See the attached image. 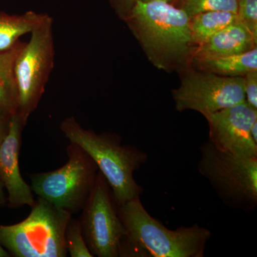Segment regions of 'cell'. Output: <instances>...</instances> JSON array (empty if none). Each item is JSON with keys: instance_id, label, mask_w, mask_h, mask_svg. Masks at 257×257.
Returning <instances> with one entry per match:
<instances>
[{"instance_id": "6da1fadb", "label": "cell", "mask_w": 257, "mask_h": 257, "mask_svg": "<svg viewBox=\"0 0 257 257\" xmlns=\"http://www.w3.org/2000/svg\"><path fill=\"white\" fill-rule=\"evenodd\" d=\"M126 231L121 257H204L211 231L198 224L172 230L152 217L136 198L118 206Z\"/></svg>"}, {"instance_id": "7a4b0ae2", "label": "cell", "mask_w": 257, "mask_h": 257, "mask_svg": "<svg viewBox=\"0 0 257 257\" xmlns=\"http://www.w3.org/2000/svg\"><path fill=\"white\" fill-rule=\"evenodd\" d=\"M61 131L92 157L107 181L118 206L140 198L143 189L134 174L146 164L148 155L138 147L123 145L115 134H96L79 124L73 116L64 119Z\"/></svg>"}, {"instance_id": "3957f363", "label": "cell", "mask_w": 257, "mask_h": 257, "mask_svg": "<svg viewBox=\"0 0 257 257\" xmlns=\"http://www.w3.org/2000/svg\"><path fill=\"white\" fill-rule=\"evenodd\" d=\"M135 35L157 66L165 67L186 55L192 43L190 18L165 2L137 0L128 13Z\"/></svg>"}, {"instance_id": "277c9868", "label": "cell", "mask_w": 257, "mask_h": 257, "mask_svg": "<svg viewBox=\"0 0 257 257\" xmlns=\"http://www.w3.org/2000/svg\"><path fill=\"white\" fill-rule=\"evenodd\" d=\"M72 213L39 197L28 217L0 224V243L16 257H65V231Z\"/></svg>"}, {"instance_id": "5b68a950", "label": "cell", "mask_w": 257, "mask_h": 257, "mask_svg": "<svg viewBox=\"0 0 257 257\" xmlns=\"http://www.w3.org/2000/svg\"><path fill=\"white\" fill-rule=\"evenodd\" d=\"M197 168L225 205L251 212L257 207V158L221 151L208 140L199 147Z\"/></svg>"}, {"instance_id": "8992f818", "label": "cell", "mask_w": 257, "mask_h": 257, "mask_svg": "<svg viewBox=\"0 0 257 257\" xmlns=\"http://www.w3.org/2000/svg\"><path fill=\"white\" fill-rule=\"evenodd\" d=\"M68 161L57 170L32 174V192L56 207L72 213L82 210L99 172L92 157L76 144L67 148Z\"/></svg>"}, {"instance_id": "52a82bcc", "label": "cell", "mask_w": 257, "mask_h": 257, "mask_svg": "<svg viewBox=\"0 0 257 257\" xmlns=\"http://www.w3.org/2000/svg\"><path fill=\"white\" fill-rule=\"evenodd\" d=\"M15 64L18 90L17 113L25 123L37 108L55 64L53 19L50 18L31 32Z\"/></svg>"}, {"instance_id": "ba28073f", "label": "cell", "mask_w": 257, "mask_h": 257, "mask_svg": "<svg viewBox=\"0 0 257 257\" xmlns=\"http://www.w3.org/2000/svg\"><path fill=\"white\" fill-rule=\"evenodd\" d=\"M82 210L79 221L91 253L94 256L120 257L126 231L112 191L99 171Z\"/></svg>"}, {"instance_id": "9c48e42d", "label": "cell", "mask_w": 257, "mask_h": 257, "mask_svg": "<svg viewBox=\"0 0 257 257\" xmlns=\"http://www.w3.org/2000/svg\"><path fill=\"white\" fill-rule=\"evenodd\" d=\"M173 97L177 111L191 109L207 118L246 101L244 77L193 72L186 76L180 87L173 91Z\"/></svg>"}, {"instance_id": "30bf717a", "label": "cell", "mask_w": 257, "mask_h": 257, "mask_svg": "<svg viewBox=\"0 0 257 257\" xmlns=\"http://www.w3.org/2000/svg\"><path fill=\"white\" fill-rule=\"evenodd\" d=\"M209 140L221 151L239 156L257 158V144L251 136V128L257 121V110L246 101L211 114L206 118Z\"/></svg>"}, {"instance_id": "8fae6325", "label": "cell", "mask_w": 257, "mask_h": 257, "mask_svg": "<svg viewBox=\"0 0 257 257\" xmlns=\"http://www.w3.org/2000/svg\"><path fill=\"white\" fill-rule=\"evenodd\" d=\"M25 125L18 113L12 115L9 130L0 145V182L8 192L7 204L12 209L32 207L35 202L31 187L22 177L19 164L22 133Z\"/></svg>"}, {"instance_id": "7c38bea8", "label": "cell", "mask_w": 257, "mask_h": 257, "mask_svg": "<svg viewBox=\"0 0 257 257\" xmlns=\"http://www.w3.org/2000/svg\"><path fill=\"white\" fill-rule=\"evenodd\" d=\"M256 37L238 20L198 45L196 59L214 58L243 53L256 47Z\"/></svg>"}, {"instance_id": "4fadbf2b", "label": "cell", "mask_w": 257, "mask_h": 257, "mask_svg": "<svg viewBox=\"0 0 257 257\" xmlns=\"http://www.w3.org/2000/svg\"><path fill=\"white\" fill-rule=\"evenodd\" d=\"M50 15L28 11L22 15H9L0 12V52L15 46L20 37L41 26Z\"/></svg>"}, {"instance_id": "5bb4252c", "label": "cell", "mask_w": 257, "mask_h": 257, "mask_svg": "<svg viewBox=\"0 0 257 257\" xmlns=\"http://www.w3.org/2000/svg\"><path fill=\"white\" fill-rule=\"evenodd\" d=\"M24 45L20 40L10 50L0 52V109L12 115L17 113L18 106L15 61Z\"/></svg>"}, {"instance_id": "9a60e30c", "label": "cell", "mask_w": 257, "mask_h": 257, "mask_svg": "<svg viewBox=\"0 0 257 257\" xmlns=\"http://www.w3.org/2000/svg\"><path fill=\"white\" fill-rule=\"evenodd\" d=\"M196 60L206 72L227 77H243L248 72L257 70V49L254 47L236 55Z\"/></svg>"}, {"instance_id": "2e32d148", "label": "cell", "mask_w": 257, "mask_h": 257, "mask_svg": "<svg viewBox=\"0 0 257 257\" xmlns=\"http://www.w3.org/2000/svg\"><path fill=\"white\" fill-rule=\"evenodd\" d=\"M239 20L236 13L227 11H209L190 18L192 43L199 45Z\"/></svg>"}, {"instance_id": "e0dca14e", "label": "cell", "mask_w": 257, "mask_h": 257, "mask_svg": "<svg viewBox=\"0 0 257 257\" xmlns=\"http://www.w3.org/2000/svg\"><path fill=\"white\" fill-rule=\"evenodd\" d=\"M67 252L72 257H93L83 234L82 224L79 219L71 218L65 231Z\"/></svg>"}, {"instance_id": "ac0fdd59", "label": "cell", "mask_w": 257, "mask_h": 257, "mask_svg": "<svg viewBox=\"0 0 257 257\" xmlns=\"http://www.w3.org/2000/svg\"><path fill=\"white\" fill-rule=\"evenodd\" d=\"M182 10L189 18L199 13L209 11L237 13L238 0H183Z\"/></svg>"}, {"instance_id": "d6986e66", "label": "cell", "mask_w": 257, "mask_h": 257, "mask_svg": "<svg viewBox=\"0 0 257 257\" xmlns=\"http://www.w3.org/2000/svg\"><path fill=\"white\" fill-rule=\"evenodd\" d=\"M236 14L239 21L257 38V0H238Z\"/></svg>"}, {"instance_id": "ffe728a7", "label": "cell", "mask_w": 257, "mask_h": 257, "mask_svg": "<svg viewBox=\"0 0 257 257\" xmlns=\"http://www.w3.org/2000/svg\"><path fill=\"white\" fill-rule=\"evenodd\" d=\"M243 77L245 99L248 105L257 110V70L248 72Z\"/></svg>"}, {"instance_id": "44dd1931", "label": "cell", "mask_w": 257, "mask_h": 257, "mask_svg": "<svg viewBox=\"0 0 257 257\" xmlns=\"http://www.w3.org/2000/svg\"><path fill=\"white\" fill-rule=\"evenodd\" d=\"M12 114L0 109V145L6 137L9 130L10 118Z\"/></svg>"}, {"instance_id": "7402d4cb", "label": "cell", "mask_w": 257, "mask_h": 257, "mask_svg": "<svg viewBox=\"0 0 257 257\" xmlns=\"http://www.w3.org/2000/svg\"><path fill=\"white\" fill-rule=\"evenodd\" d=\"M137 0H114L117 10L121 15L130 13V10L133 8Z\"/></svg>"}, {"instance_id": "603a6c76", "label": "cell", "mask_w": 257, "mask_h": 257, "mask_svg": "<svg viewBox=\"0 0 257 257\" xmlns=\"http://www.w3.org/2000/svg\"><path fill=\"white\" fill-rule=\"evenodd\" d=\"M4 189V186L0 182V208L4 207V206L6 205L7 202H8L6 196H5Z\"/></svg>"}, {"instance_id": "cb8c5ba5", "label": "cell", "mask_w": 257, "mask_h": 257, "mask_svg": "<svg viewBox=\"0 0 257 257\" xmlns=\"http://www.w3.org/2000/svg\"><path fill=\"white\" fill-rule=\"evenodd\" d=\"M251 136L253 141L257 144V121L254 122L251 128Z\"/></svg>"}, {"instance_id": "d4e9b609", "label": "cell", "mask_w": 257, "mask_h": 257, "mask_svg": "<svg viewBox=\"0 0 257 257\" xmlns=\"http://www.w3.org/2000/svg\"><path fill=\"white\" fill-rule=\"evenodd\" d=\"M11 256L10 253L0 243V257H9Z\"/></svg>"}, {"instance_id": "484cf974", "label": "cell", "mask_w": 257, "mask_h": 257, "mask_svg": "<svg viewBox=\"0 0 257 257\" xmlns=\"http://www.w3.org/2000/svg\"><path fill=\"white\" fill-rule=\"evenodd\" d=\"M142 1H144V2L159 1V2H165V3H168V2L171 1V0H142Z\"/></svg>"}]
</instances>
